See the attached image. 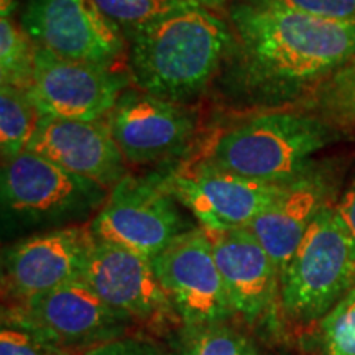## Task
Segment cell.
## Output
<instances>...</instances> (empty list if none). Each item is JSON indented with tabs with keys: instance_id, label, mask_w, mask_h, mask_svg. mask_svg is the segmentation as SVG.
Segmentation results:
<instances>
[{
	"instance_id": "18",
	"label": "cell",
	"mask_w": 355,
	"mask_h": 355,
	"mask_svg": "<svg viewBox=\"0 0 355 355\" xmlns=\"http://www.w3.org/2000/svg\"><path fill=\"white\" fill-rule=\"evenodd\" d=\"M300 101V110L318 115L345 137L355 135V58Z\"/></svg>"
},
{
	"instance_id": "19",
	"label": "cell",
	"mask_w": 355,
	"mask_h": 355,
	"mask_svg": "<svg viewBox=\"0 0 355 355\" xmlns=\"http://www.w3.org/2000/svg\"><path fill=\"white\" fill-rule=\"evenodd\" d=\"M171 349L173 355H266L254 339L229 322L181 326Z\"/></svg>"
},
{
	"instance_id": "6",
	"label": "cell",
	"mask_w": 355,
	"mask_h": 355,
	"mask_svg": "<svg viewBox=\"0 0 355 355\" xmlns=\"http://www.w3.org/2000/svg\"><path fill=\"white\" fill-rule=\"evenodd\" d=\"M3 319L20 324L61 350L92 349L125 336L132 321L115 313L81 278L12 303Z\"/></svg>"
},
{
	"instance_id": "5",
	"label": "cell",
	"mask_w": 355,
	"mask_h": 355,
	"mask_svg": "<svg viewBox=\"0 0 355 355\" xmlns=\"http://www.w3.org/2000/svg\"><path fill=\"white\" fill-rule=\"evenodd\" d=\"M163 184V176L127 175L89 224L96 241L109 242L153 260L175 239L196 225Z\"/></svg>"
},
{
	"instance_id": "3",
	"label": "cell",
	"mask_w": 355,
	"mask_h": 355,
	"mask_svg": "<svg viewBox=\"0 0 355 355\" xmlns=\"http://www.w3.org/2000/svg\"><path fill=\"white\" fill-rule=\"evenodd\" d=\"M340 139L344 133L318 115L277 110L220 133L204 158L260 183H285Z\"/></svg>"
},
{
	"instance_id": "15",
	"label": "cell",
	"mask_w": 355,
	"mask_h": 355,
	"mask_svg": "<svg viewBox=\"0 0 355 355\" xmlns=\"http://www.w3.org/2000/svg\"><path fill=\"white\" fill-rule=\"evenodd\" d=\"M92 242L89 225H66L17 242L3 257V293L19 303L79 278Z\"/></svg>"
},
{
	"instance_id": "28",
	"label": "cell",
	"mask_w": 355,
	"mask_h": 355,
	"mask_svg": "<svg viewBox=\"0 0 355 355\" xmlns=\"http://www.w3.org/2000/svg\"><path fill=\"white\" fill-rule=\"evenodd\" d=\"M191 3H196V6H201V7H206L209 8V10H214V12H224L227 10V0H188Z\"/></svg>"
},
{
	"instance_id": "10",
	"label": "cell",
	"mask_w": 355,
	"mask_h": 355,
	"mask_svg": "<svg viewBox=\"0 0 355 355\" xmlns=\"http://www.w3.org/2000/svg\"><path fill=\"white\" fill-rule=\"evenodd\" d=\"M107 189L66 171L51 159L30 152L2 166V204L8 214L26 222L79 217L102 207Z\"/></svg>"
},
{
	"instance_id": "27",
	"label": "cell",
	"mask_w": 355,
	"mask_h": 355,
	"mask_svg": "<svg viewBox=\"0 0 355 355\" xmlns=\"http://www.w3.org/2000/svg\"><path fill=\"white\" fill-rule=\"evenodd\" d=\"M334 212L343 227L355 242V175L350 180L347 188L334 202Z\"/></svg>"
},
{
	"instance_id": "14",
	"label": "cell",
	"mask_w": 355,
	"mask_h": 355,
	"mask_svg": "<svg viewBox=\"0 0 355 355\" xmlns=\"http://www.w3.org/2000/svg\"><path fill=\"white\" fill-rule=\"evenodd\" d=\"M339 166L327 162H311L300 175L283 183L273 199L248 225L272 260L279 278L298 250L314 219L336 199Z\"/></svg>"
},
{
	"instance_id": "24",
	"label": "cell",
	"mask_w": 355,
	"mask_h": 355,
	"mask_svg": "<svg viewBox=\"0 0 355 355\" xmlns=\"http://www.w3.org/2000/svg\"><path fill=\"white\" fill-rule=\"evenodd\" d=\"M0 355H66L20 324L3 319L0 331Z\"/></svg>"
},
{
	"instance_id": "25",
	"label": "cell",
	"mask_w": 355,
	"mask_h": 355,
	"mask_svg": "<svg viewBox=\"0 0 355 355\" xmlns=\"http://www.w3.org/2000/svg\"><path fill=\"white\" fill-rule=\"evenodd\" d=\"M260 6H277L326 19L355 24V0H243Z\"/></svg>"
},
{
	"instance_id": "29",
	"label": "cell",
	"mask_w": 355,
	"mask_h": 355,
	"mask_svg": "<svg viewBox=\"0 0 355 355\" xmlns=\"http://www.w3.org/2000/svg\"><path fill=\"white\" fill-rule=\"evenodd\" d=\"M17 6H19V0H0V17L12 19Z\"/></svg>"
},
{
	"instance_id": "9",
	"label": "cell",
	"mask_w": 355,
	"mask_h": 355,
	"mask_svg": "<svg viewBox=\"0 0 355 355\" xmlns=\"http://www.w3.org/2000/svg\"><path fill=\"white\" fill-rule=\"evenodd\" d=\"M152 263L181 326L224 324L235 318L211 237L201 225L181 234Z\"/></svg>"
},
{
	"instance_id": "11",
	"label": "cell",
	"mask_w": 355,
	"mask_h": 355,
	"mask_svg": "<svg viewBox=\"0 0 355 355\" xmlns=\"http://www.w3.org/2000/svg\"><path fill=\"white\" fill-rule=\"evenodd\" d=\"M110 132L127 165L145 166L178 158L189 148L198 115L188 104L125 89L107 115Z\"/></svg>"
},
{
	"instance_id": "4",
	"label": "cell",
	"mask_w": 355,
	"mask_h": 355,
	"mask_svg": "<svg viewBox=\"0 0 355 355\" xmlns=\"http://www.w3.org/2000/svg\"><path fill=\"white\" fill-rule=\"evenodd\" d=\"M355 288V242L327 206L279 278L282 311L296 322L321 321Z\"/></svg>"
},
{
	"instance_id": "20",
	"label": "cell",
	"mask_w": 355,
	"mask_h": 355,
	"mask_svg": "<svg viewBox=\"0 0 355 355\" xmlns=\"http://www.w3.org/2000/svg\"><path fill=\"white\" fill-rule=\"evenodd\" d=\"M42 119L28 92L12 86L0 89V152L7 163L28 150Z\"/></svg>"
},
{
	"instance_id": "13",
	"label": "cell",
	"mask_w": 355,
	"mask_h": 355,
	"mask_svg": "<svg viewBox=\"0 0 355 355\" xmlns=\"http://www.w3.org/2000/svg\"><path fill=\"white\" fill-rule=\"evenodd\" d=\"M79 278L115 313L132 322H180L152 260L114 243L92 242Z\"/></svg>"
},
{
	"instance_id": "26",
	"label": "cell",
	"mask_w": 355,
	"mask_h": 355,
	"mask_svg": "<svg viewBox=\"0 0 355 355\" xmlns=\"http://www.w3.org/2000/svg\"><path fill=\"white\" fill-rule=\"evenodd\" d=\"M83 355H168L158 344L141 337L122 336L119 339L99 344Z\"/></svg>"
},
{
	"instance_id": "23",
	"label": "cell",
	"mask_w": 355,
	"mask_h": 355,
	"mask_svg": "<svg viewBox=\"0 0 355 355\" xmlns=\"http://www.w3.org/2000/svg\"><path fill=\"white\" fill-rule=\"evenodd\" d=\"M319 355H355V288L319 321Z\"/></svg>"
},
{
	"instance_id": "17",
	"label": "cell",
	"mask_w": 355,
	"mask_h": 355,
	"mask_svg": "<svg viewBox=\"0 0 355 355\" xmlns=\"http://www.w3.org/2000/svg\"><path fill=\"white\" fill-rule=\"evenodd\" d=\"M28 150L107 191L128 175L107 117L97 121L42 117Z\"/></svg>"
},
{
	"instance_id": "21",
	"label": "cell",
	"mask_w": 355,
	"mask_h": 355,
	"mask_svg": "<svg viewBox=\"0 0 355 355\" xmlns=\"http://www.w3.org/2000/svg\"><path fill=\"white\" fill-rule=\"evenodd\" d=\"M38 46L21 25L12 19L0 20V86L30 92L33 86Z\"/></svg>"
},
{
	"instance_id": "12",
	"label": "cell",
	"mask_w": 355,
	"mask_h": 355,
	"mask_svg": "<svg viewBox=\"0 0 355 355\" xmlns=\"http://www.w3.org/2000/svg\"><path fill=\"white\" fill-rule=\"evenodd\" d=\"M127 74L115 68L37 53L30 97L42 117L97 121L107 117L125 91Z\"/></svg>"
},
{
	"instance_id": "8",
	"label": "cell",
	"mask_w": 355,
	"mask_h": 355,
	"mask_svg": "<svg viewBox=\"0 0 355 355\" xmlns=\"http://www.w3.org/2000/svg\"><path fill=\"white\" fill-rule=\"evenodd\" d=\"M20 25L40 50L115 68L128 40L96 0H26Z\"/></svg>"
},
{
	"instance_id": "16",
	"label": "cell",
	"mask_w": 355,
	"mask_h": 355,
	"mask_svg": "<svg viewBox=\"0 0 355 355\" xmlns=\"http://www.w3.org/2000/svg\"><path fill=\"white\" fill-rule=\"evenodd\" d=\"M207 234L235 316L250 326L275 324L282 308L279 272L268 252L248 227Z\"/></svg>"
},
{
	"instance_id": "2",
	"label": "cell",
	"mask_w": 355,
	"mask_h": 355,
	"mask_svg": "<svg viewBox=\"0 0 355 355\" xmlns=\"http://www.w3.org/2000/svg\"><path fill=\"white\" fill-rule=\"evenodd\" d=\"M232 44L229 19L193 6L128 40V73L137 89L186 104L217 78Z\"/></svg>"
},
{
	"instance_id": "22",
	"label": "cell",
	"mask_w": 355,
	"mask_h": 355,
	"mask_svg": "<svg viewBox=\"0 0 355 355\" xmlns=\"http://www.w3.org/2000/svg\"><path fill=\"white\" fill-rule=\"evenodd\" d=\"M96 3L127 40L173 13L196 6L188 0H96Z\"/></svg>"
},
{
	"instance_id": "7",
	"label": "cell",
	"mask_w": 355,
	"mask_h": 355,
	"mask_svg": "<svg viewBox=\"0 0 355 355\" xmlns=\"http://www.w3.org/2000/svg\"><path fill=\"white\" fill-rule=\"evenodd\" d=\"M163 184L207 232L248 227L283 186L250 180L206 158L168 173Z\"/></svg>"
},
{
	"instance_id": "1",
	"label": "cell",
	"mask_w": 355,
	"mask_h": 355,
	"mask_svg": "<svg viewBox=\"0 0 355 355\" xmlns=\"http://www.w3.org/2000/svg\"><path fill=\"white\" fill-rule=\"evenodd\" d=\"M234 44L222 84L235 101H298L355 58V24L291 8L234 0L227 7Z\"/></svg>"
}]
</instances>
